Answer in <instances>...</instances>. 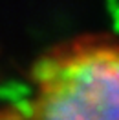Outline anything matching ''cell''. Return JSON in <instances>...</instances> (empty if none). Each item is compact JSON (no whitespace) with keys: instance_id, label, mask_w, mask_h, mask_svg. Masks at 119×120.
<instances>
[{"instance_id":"1","label":"cell","mask_w":119,"mask_h":120,"mask_svg":"<svg viewBox=\"0 0 119 120\" xmlns=\"http://www.w3.org/2000/svg\"><path fill=\"white\" fill-rule=\"evenodd\" d=\"M28 120H119V38L62 40L30 69Z\"/></svg>"}]
</instances>
